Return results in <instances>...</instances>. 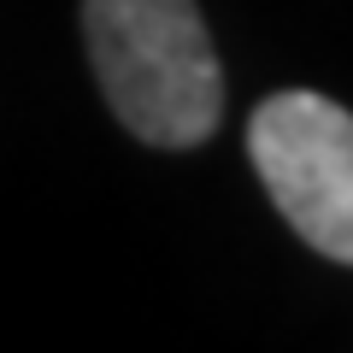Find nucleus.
<instances>
[{
	"label": "nucleus",
	"mask_w": 353,
	"mask_h": 353,
	"mask_svg": "<svg viewBox=\"0 0 353 353\" xmlns=\"http://www.w3.org/2000/svg\"><path fill=\"white\" fill-rule=\"evenodd\" d=\"M83 41L112 118L136 141H212L224 118V71L194 0H83Z\"/></svg>",
	"instance_id": "obj_1"
},
{
	"label": "nucleus",
	"mask_w": 353,
	"mask_h": 353,
	"mask_svg": "<svg viewBox=\"0 0 353 353\" xmlns=\"http://www.w3.org/2000/svg\"><path fill=\"white\" fill-rule=\"evenodd\" d=\"M248 159L312 253L353 265V112L312 88L265 94L248 118Z\"/></svg>",
	"instance_id": "obj_2"
}]
</instances>
